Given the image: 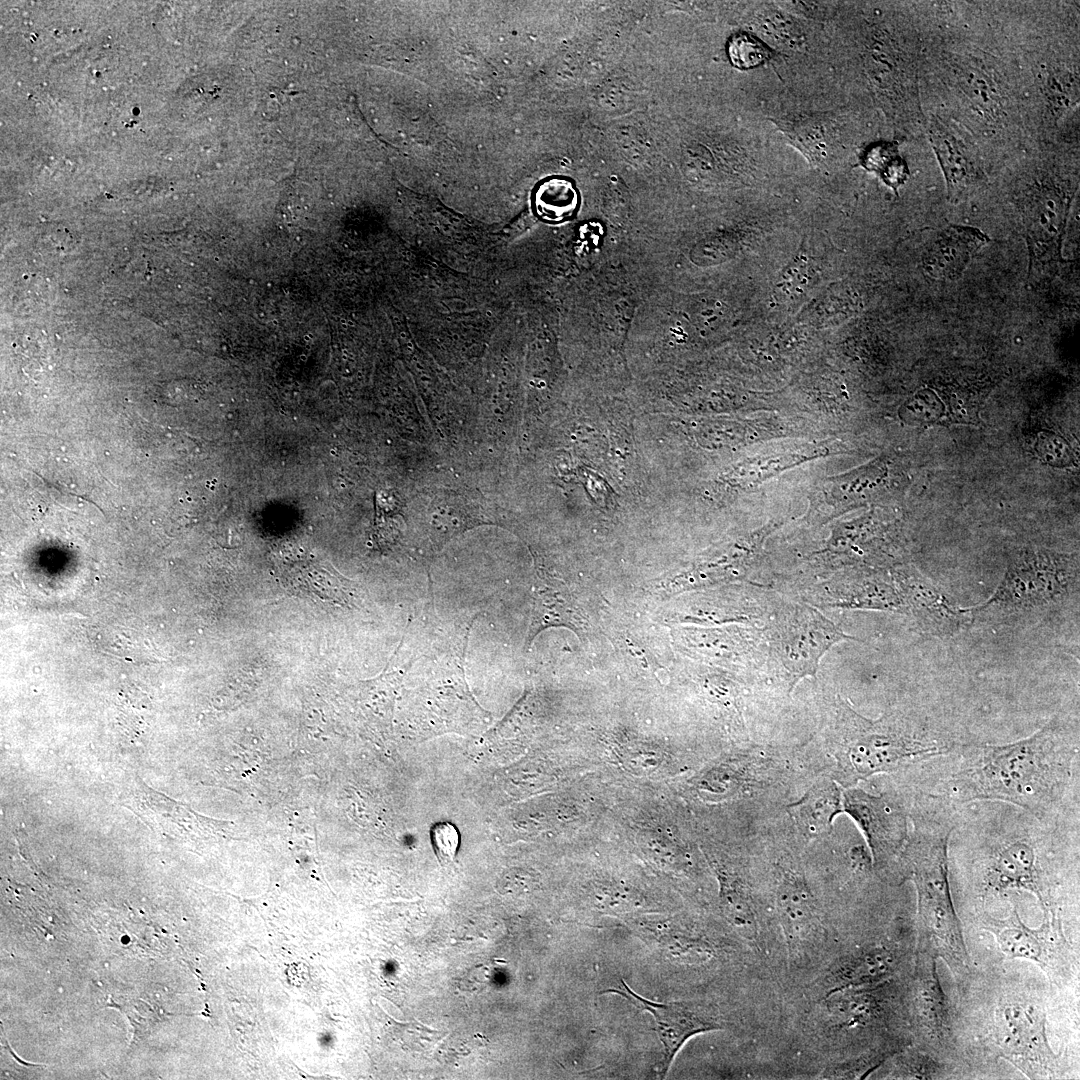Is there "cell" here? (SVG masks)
Instances as JSON below:
<instances>
[{"label":"cell","instance_id":"8","mask_svg":"<svg viewBox=\"0 0 1080 1080\" xmlns=\"http://www.w3.org/2000/svg\"><path fill=\"white\" fill-rule=\"evenodd\" d=\"M1078 578L1074 565L1059 556L1026 551L1009 565L994 594L968 608L971 619L988 620L1035 611L1063 599Z\"/></svg>","mask_w":1080,"mask_h":1080},{"label":"cell","instance_id":"20","mask_svg":"<svg viewBox=\"0 0 1080 1080\" xmlns=\"http://www.w3.org/2000/svg\"><path fill=\"white\" fill-rule=\"evenodd\" d=\"M897 584L902 593L905 611L911 613L922 631L933 635H948L972 620L969 609L953 605L932 583L918 575L904 574Z\"/></svg>","mask_w":1080,"mask_h":1080},{"label":"cell","instance_id":"26","mask_svg":"<svg viewBox=\"0 0 1080 1080\" xmlns=\"http://www.w3.org/2000/svg\"><path fill=\"white\" fill-rule=\"evenodd\" d=\"M819 267L805 249H801L780 275L776 286L777 299H795L810 290L819 276Z\"/></svg>","mask_w":1080,"mask_h":1080},{"label":"cell","instance_id":"21","mask_svg":"<svg viewBox=\"0 0 1080 1080\" xmlns=\"http://www.w3.org/2000/svg\"><path fill=\"white\" fill-rule=\"evenodd\" d=\"M949 67L953 82L972 108L987 119L999 118L1004 94L994 74L973 57H955Z\"/></svg>","mask_w":1080,"mask_h":1080},{"label":"cell","instance_id":"11","mask_svg":"<svg viewBox=\"0 0 1080 1080\" xmlns=\"http://www.w3.org/2000/svg\"><path fill=\"white\" fill-rule=\"evenodd\" d=\"M842 806L863 833L875 872L899 885L900 860L910 835L906 812L883 795L854 787L842 793Z\"/></svg>","mask_w":1080,"mask_h":1080},{"label":"cell","instance_id":"17","mask_svg":"<svg viewBox=\"0 0 1080 1080\" xmlns=\"http://www.w3.org/2000/svg\"><path fill=\"white\" fill-rule=\"evenodd\" d=\"M559 626L571 629L582 638L587 623L567 583L553 576L545 568L537 567L532 588V607L525 650L530 648L534 639L543 630Z\"/></svg>","mask_w":1080,"mask_h":1080},{"label":"cell","instance_id":"5","mask_svg":"<svg viewBox=\"0 0 1080 1080\" xmlns=\"http://www.w3.org/2000/svg\"><path fill=\"white\" fill-rule=\"evenodd\" d=\"M952 830L935 820L914 821L900 860L899 882L910 880L916 887L917 951L942 957L951 971L962 977L969 960L948 878Z\"/></svg>","mask_w":1080,"mask_h":1080},{"label":"cell","instance_id":"29","mask_svg":"<svg viewBox=\"0 0 1080 1080\" xmlns=\"http://www.w3.org/2000/svg\"><path fill=\"white\" fill-rule=\"evenodd\" d=\"M433 848L443 865L451 863L458 851L460 834L450 822H438L430 830Z\"/></svg>","mask_w":1080,"mask_h":1080},{"label":"cell","instance_id":"10","mask_svg":"<svg viewBox=\"0 0 1080 1080\" xmlns=\"http://www.w3.org/2000/svg\"><path fill=\"white\" fill-rule=\"evenodd\" d=\"M771 634L772 649L786 671L790 690L802 678L816 673L821 657L831 646L853 639L805 604H791L782 609Z\"/></svg>","mask_w":1080,"mask_h":1080},{"label":"cell","instance_id":"9","mask_svg":"<svg viewBox=\"0 0 1080 1080\" xmlns=\"http://www.w3.org/2000/svg\"><path fill=\"white\" fill-rule=\"evenodd\" d=\"M988 1027L998 1056L1032 1078L1055 1075L1058 1058L1047 1041L1044 1007L1036 999L1020 993L1001 996Z\"/></svg>","mask_w":1080,"mask_h":1080},{"label":"cell","instance_id":"24","mask_svg":"<svg viewBox=\"0 0 1080 1080\" xmlns=\"http://www.w3.org/2000/svg\"><path fill=\"white\" fill-rule=\"evenodd\" d=\"M858 158L861 166L877 173L895 191L909 175L908 167L893 142H872L860 151Z\"/></svg>","mask_w":1080,"mask_h":1080},{"label":"cell","instance_id":"2","mask_svg":"<svg viewBox=\"0 0 1080 1080\" xmlns=\"http://www.w3.org/2000/svg\"><path fill=\"white\" fill-rule=\"evenodd\" d=\"M752 83V99L816 171L843 168L854 148L853 113L847 90L827 62L784 59Z\"/></svg>","mask_w":1080,"mask_h":1080},{"label":"cell","instance_id":"7","mask_svg":"<svg viewBox=\"0 0 1080 1080\" xmlns=\"http://www.w3.org/2000/svg\"><path fill=\"white\" fill-rule=\"evenodd\" d=\"M909 938L906 922L894 916L841 951L811 981L789 996L817 997L907 975L912 971Z\"/></svg>","mask_w":1080,"mask_h":1080},{"label":"cell","instance_id":"23","mask_svg":"<svg viewBox=\"0 0 1080 1080\" xmlns=\"http://www.w3.org/2000/svg\"><path fill=\"white\" fill-rule=\"evenodd\" d=\"M532 203L537 216L547 222L568 219L578 206V194L571 181L552 177L536 187Z\"/></svg>","mask_w":1080,"mask_h":1080},{"label":"cell","instance_id":"25","mask_svg":"<svg viewBox=\"0 0 1080 1080\" xmlns=\"http://www.w3.org/2000/svg\"><path fill=\"white\" fill-rule=\"evenodd\" d=\"M726 49L730 63L739 70L759 71L785 57L747 31L733 34L727 41Z\"/></svg>","mask_w":1080,"mask_h":1080},{"label":"cell","instance_id":"15","mask_svg":"<svg viewBox=\"0 0 1080 1080\" xmlns=\"http://www.w3.org/2000/svg\"><path fill=\"white\" fill-rule=\"evenodd\" d=\"M982 885L986 893L1030 892L1044 911L1053 910L1051 887L1036 844L1029 838H1008L996 845L987 856Z\"/></svg>","mask_w":1080,"mask_h":1080},{"label":"cell","instance_id":"27","mask_svg":"<svg viewBox=\"0 0 1080 1080\" xmlns=\"http://www.w3.org/2000/svg\"><path fill=\"white\" fill-rule=\"evenodd\" d=\"M114 1007L125 1013L133 1027V1040L131 1041V1044H136L147 1037L153 1027L163 1019V1012L158 1009L156 1004L150 1005L148 1002L141 999H131L122 1003H116L114 1004Z\"/></svg>","mask_w":1080,"mask_h":1080},{"label":"cell","instance_id":"18","mask_svg":"<svg viewBox=\"0 0 1080 1080\" xmlns=\"http://www.w3.org/2000/svg\"><path fill=\"white\" fill-rule=\"evenodd\" d=\"M928 131L949 199L957 201L972 193L984 181V173L971 146L939 119L931 120Z\"/></svg>","mask_w":1080,"mask_h":1080},{"label":"cell","instance_id":"16","mask_svg":"<svg viewBox=\"0 0 1080 1080\" xmlns=\"http://www.w3.org/2000/svg\"><path fill=\"white\" fill-rule=\"evenodd\" d=\"M908 1008L912 1034L944 1044L951 1036L947 998L936 970V957L916 951L914 968L908 982Z\"/></svg>","mask_w":1080,"mask_h":1080},{"label":"cell","instance_id":"28","mask_svg":"<svg viewBox=\"0 0 1080 1080\" xmlns=\"http://www.w3.org/2000/svg\"><path fill=\"white\" fill-rule=\"evenodd\" d=\"M1047 98L1051 107L1059 112L1078 99V81L1069 71L1057 70L1049 74L1046 84Z\"/></svg>","mask_w":1080,"mask_h":1080},{"label":"cell","instance_id":"13","mask_svg":"<svg viewBox=\"0 0 1080 1080\" xmlns=\"http://www.w3.org/2000/svg\"><path fill=\"white\" fill-rule=\"evenodd\" d=\"M1044 916L1043 924L1037 929L1027 927L1017 911L1002 920L988 918L983 927L995 935L1004 955L1034 961L1051 979L1058 981L1069 968V944L1059 915L1054 910H1045Z\"/></svg>","mask_w":1080,"mask_h":1080},{"label":"cell","instance_id":"3","mask_svg":"<svg viewBox=\"0 0 1080 1080\" xmlns=\"http://www.w3.org/2000/svg\"><path fill=\"white\" fill-rule=\"evenodd\" d=\"M826 62L843 87L861 84L888 122L907 130L919 117L917 67L901 26L837 1L824 25Z\"/></svg>","mask_w":1080,"mask_h":1080},{"label":"cell","instance_id":"30","mask_svg":"<svg viewBox=\"0 0 1080 1080\" xmlns=\"http://www.w3.org/2000/svg\"><path fill=\"white\" fill-rule=\"evenodd\" d=\"M624 761L632 770L648 773L659 766L661 756L656 751L640 747L626 752Z\"/></svg>","mask_w":1080,"mask_h":1080},{"label":"cell","instance_id":"19","mask_svg":"<svg viewBox=\"0 0 1080 1080\" xmlns=\"http://www.w3.org/2000/svg\"><path fill=\"white\" fill-rule=\"evenodd\" d=\"M989 241V237L978 228L949 225L925 248L922 254L923 272L932 280L955 281Z\"/></svg>","mask_w":1080,"mask_h":1080},{"label":"cell","instance_id":"1","mask_svg":"<svg viewBox=\"0 0 1080 1080\" xmlns=\"http://www.w3.org/2000/svg\"><path fill=\"white\" fill-rule=\"evenodd\" d=\"M910 974L817 997H783L775 1045L789 1079H818L828 1066L911 1044Z\"/></svg>","mask_w":1080,"mask_h":1080},{"label":"cell","instance_id":"14","mask_svg":"<svg viewBox=\"0 0 1080 1080\" xmlns=\"http://www.w3.org/2000/svg\"><path fill=\"white\" fill-rule=\"evenodd\" d=\"M1071 197L1060 185L1047 179L1036 183L1021 205L1028 245L1030 270L1061 259Z\"/></svg>","mask_w":1080,"mask_h":1080},{"label":"cell","instance_id":"4","mask_svg":"<svg viewBox=\"0 0 1080 1080\" xmlns=\"http://www.w3.org/2000/svg\"><path fill=\"white\" fill-rule=\"evenodd\" d=\"M1077 751L1053 720L1025 739L980 747L950 777L949 794L959 802H1009L1043 819L1062 800Z\"/></svg>","mask_w":1080,"mask_h":1080},{"label":"cell","instance_id":"6","mask_svg":"<svg viewBox=\"0 0 1080 1080\" xmlns=\"http://www.w3.org/2000/svg\"><path fill=\"white\" fill-rule=\"evenodd\" d=\"M834 756L842 781L856 784L873 775L947 754L950 743L899 714L869 719L839 700L834 730Z\"/></svg>","mask_w":1080,"mask_h":1080},{"label":"cell","instance_id":"12","mask_svg":"<svg viewBox=\"0 0 1080 1080\" xmlns=\"http://www.w3.org/2000/svg\"><path fill=\"white\" fill-rule=\"evenodd\" d=\"M745 31L790 59L826 61L824 26L787 11L778 1L740 3Z\"/></svg>","mask_w":1080,"mask_h":1080},{"label":"cell","instance_id":"22","mask_svg":"<svg viewBox=\"0 0 1080 1080\" xmlns=\"http://www.w3.org/2000/svg\"><path fill=\"white\" fill-rule=\"evenodd\" d=\"M791 811L802 830L817 837L827 833L834 818L843 812L842 792L833 782H821L793 804Z\"/></svg>","mask_w":1080,"mask_h":1080}]
</instances>
